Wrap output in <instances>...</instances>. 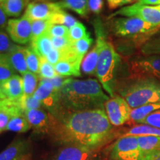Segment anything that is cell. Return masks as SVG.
Instances as JSON below:
<instances>
[{
  "label": "cell",
  "mask_w": 160,
  "mask_h": 160,
  "mask_svg": "<svg viewBox=\"0 0 160 160\" xmlns=\"http://www.w3.org/2000/svg\"><path fill=\"white\" fill-rule=\"evenodd\" d=\"M58 145H78L99 151L115 137L105 108L71 111L58 109L50 113L47 133Z\"/></svg>",
  "instance_id": "1"
},
{
  "label": "cell",
  "mask_w": 160,
  "mask_h": 160,
  "mask_svg": "<svg viewBox=\"0 0 160 160\" xmlns=\"http://www.w3.org/2000/svg\"><path fill=\"white\" fill-rule=\"evenodd\" d=\"M58 95V109L71 111L105 108V102L110 99L103 91L99 80L95 79L79 80L69 78Z\"/></svg>",
  "instance_id": "2"
},
{
  "label": "cell",
  "mask_w": 160,
  "mask_h": 160,
  "mask_svg": "<svg viewBox=\"0 0 160 160\" xmlns=\"http://www.w3.org/2000/svg\"><path fill=\"white\" fill-rule=\"evenodd\" d=\"M95 31L97 37L100 40V52L95 75L104 90L113 97L115 95L121 59L112 43L106 39L103 26L99 21L95 25Z\"/></svg>",
  "instance_id": "3"
},
{
  "label": "cell",
  "mask_w": 160,
  "mask_h": 160,
  "mask_svg": "<svg viewBox=\"0 0 160 160\" xmlns=\"http://www.w3.org/2000/svg\"><path fill=\"white\" fill-rule=\"evenodd\" d=\"M119 95L132 109L160 102V81L153 79H129L116 87Z\"/></svg>",
  "instance_id": "4"
},
{
  "label": "cell",
  "mask_w": 160,
  "mask_h": 160,
  "mask_svg": "<svg viewBox=\"0 0 160 160\" xmlns=\"http://www.w3.org/2000/svg\"><path fill=\"white\" fill-rule=\"evenodd\" d=\"M109 28L113 35L121 38H140L154 34L157 27L136 17H116L110 20Z\"/></svg>",
  "instance_id": "5"
},
{
  "label": "cell",
  "mask_w": 160,
  "mask_h": 160,
  "mask_svg": "<svg viewBox=\"0 0 160 160\" xmlns=\"http://www.w3.org/2000/svg\"><path fill=\"white\" fill-rule=\"evenodd\" d=\"M129 79H153L160 81V56L137 57L129 65Z\"/></svg>",
  "instance_id": "6"
},
{
  "label": "cell",
  "mask_w": 160,
  "mask_h": 160,
  "mask_svg": "<svg viewBox=\"0 0 160 160\" xmlns=\"http://www.w3.org/2000/svg\"><path fill=\"white\" fill-rule=\"evenodd\" d=\"M117 16H123L125 17H136L142 19L145 22L160 29V7L158 6L145 5L139 2L125 6L118 10L108 19L116 17Z\"/></svg>",
  "instance_id": "7"
},
{
  "label": "cell",
  "mask_w": 160,
  "mask_h": 160,
  "mask_svg": "<svg viewBox=\"0 0 160 160\" xmlns=\"http://www.w3.org/2000/svg\"><path fill=\"white\" fill-rule=\"evenodd\" d=\"M142 155L137 137L130 136L120 137L112 145L109 157L111 160H142Z\"/></svg>",
  "instance_id": "8"
},
{
  "label": "cell",
  "mask_w": 160,
  "mask_h": 160,
  "mask_svg": "<svg viewBox=\"0 0 160 160\" xmlns=\"http://www.w3.org/2000/svg\"><path fill=\"white\" fill-rule=\"evenodd\" d=\"M132 108L126 100L115 94L105 104V111L110 122L114 127H119L129 121Z\"/></svg>",
  "instance_id": "9"
},
{
  "label": "cell",
  "mask_w": 160,
  "mask_h": 160,
  "mask_svg": "<svg viewBox=\"0 0 160 160\" xmlns=\"http://www.w3.org/2000/svg\"><path fill=\"white\" fill-rule=\"evenodd\" d=\"M62 10L59 2L48 0H32L26 8L24 16L31 21L49 20L58 11Z\"/></svg>",
  "instance_id": "10"
},
{
  "label": "cell",
  "mask_w": 160,
  "mask_h": 160,
  "mask_svg": "<svg viewBox=\"0 0 160 160\" xmlns=\"http://www.w3.org/2000/svg\"><path fill=\"white\" fill-rule=\"evenodd\" d=\"M50 79L40 77L37 89L33 93V97L42 104L44 108L49 113L57 111L59 108V95Z\"/></svg>",
  "instance_id": "11"
},
{
  "label": "cell",
  "mask_w": 160,
  "mask_h": 160,
  "mask_svg": "<svg viewBox=\"0 0 160 160\" xmlns=\"http://www.w3.org/2000/svg\"><path fill=\"white\" fill-rule=\"evenodd\" d=\"M31 20L24 15L19 19H9L6 31L13 42L25 45L31 41Z\"/></svg>",
  "instance_id": "12"
},
{
  "label": "cell",
  "mask_w": 160,
  "mask_h": 160,
  "mask_svg": "<svg viewBox=\"0 0 160 160\" xmlns=\"http://www.w3.org/2000/svg\"><path fill=\"white\" fill-rule=\"evenodd\" d=\"M97 151L82 146L63 145L47 160H91Z\"/></svg>",
  "instance_id": "13"
},
{
  "label": "cell",
  "mask_w": 160,
  "mask_h": 160,
  "mask_svg": "<svg viewBox=\"0 0 160 160\" xmlns=\"http://www.w3.org/2000/svg\"><path fill=\"white\" fill-rule=\"evenodd\" d=\"M31 151L29 140L17 138L0 153V160H22L29 157Z\"/></svg>",
  "instance_id": "14"
},
{
  "label": "cell",
  "mask_w": 160,
  "mask_h": 160,
  "mask_svg": "<svg viewBox=\"0 0 160 160\" xmlns=\"http://www.w3.org/2000/svg\"><path fill=\"white\" fill-rule=\"evenodd\" d=\"M31 128L38 133H48L50 126V113L45 108L33 109L25 112Z\"/></svg>",
  "instance_id": "15"
},
{
  "label": "cell",
  "mask_w": 160,
  "mask_h": 160,
  "mask_svg": "<svg viewBox=\"0 0 160 160\" xmlns=\"http://www.w3.org/2000/svg\"><path fill=\"white\" fill-rule=\"evenodd\" d=\"M0 91L4 99L15 101L23 96V80L18 75L12 77L0 85Z\"/></svg>",
  "instance_id": "16"
},
{
  "label": "cell",
  "mask_w": 160,
  "mask_h": 160,
  "mask_svg": "<svg viewBox=\"0 0 160 160\" xmlns=\"http://www.w3.org/2000/svg\"><path fill=\"white\" fill-rule=\"evenodd\" d=\"M82 59H65L61 60L54 65L55 71L58 75L62 77H81V64Z\"/></svg>",
  "instance_id": "17"
},
{
  "label": "cell",
  "mask_w": 160,
  "mask_h": 160,
  "mask_svg": "<svg viewBox=\"0 0 160 160\" xmlns=\"http://www.w3.org/2000/svg\"><path fill=\"white\" fill-rule=\"evenodd\" d=\"M100 52V40L97 37L95 45L83 58L81 64V69L83 73L91 76L96 74V70Z\"/></svg>",
  "instance_id": "18"
},
{
  "label": "cell",
  "mask_w": 160,
  "mask_h": 160,
  "mask_svg": "<svg viewBox=\"0 0 160 160\" xmlns=\"http://www.w3.org/2000/svg\"><path fill=\"white\" fill-rule=\"evenodd\" d=\"M5 55L9 63L16 71L22 75L28 71L25 56V48L16 45L14 48L9 53H5Z\"/></svg>",
  "instance_id": "19"
},
{
  "label": "cell",
  "mask_w": 160,
  "mask_h": 160,
  "mask_svg": "<svg viewBox=\"0 0 160 160\" xmlns=\"http://www.w3.org/2000/svg\"><path fill=\"white\" fill-rule=\"evenodd\" d=\"M31 48L39 57L45 58L53 50L51 37L48 33L31 41Z\"/></svg>",
  "instance_id": "20"
},
{
  "label": "cell",
  "mask_w": 160,
  "mask_h": 160,
  "mask_svg": "<svg viewBox=\"0 0 160 160\" xmlns=\"http://www.w3.org/2000/svg\"><path fill=\"white\" fill-rule=\"evenodd\" d=\"M32 0H2L0 3L7 17H18Z\"/></svg>",
  "instance_id": "21"
},
{
  "label": "cell",
  "mask_w": 160,
  "mask_h": 160,
  "mask_svg": "<svg viewBox=\"0 0 160 160\" xmlns=\"http://www.w3.org/2000/svg\"><path fill=\"white\" fill-rule=\"evenodd\" d=\"M159 110L160 102L155 103L148 104V105L136 108L131 110L129 121H131L133 123L139 124L146 117H148V116L152 113H153V112L159 111Z\"/></svg>",
  "instance_id": "22"
},
{
  "label": "cell",
  "mask_w": 160,
  "mask_h": 160,
  "mask_svg": "<svg viewBox=\"0 0 160 160\" xmlns=\"http://www.w3.org/2000/svg\"><path fill=\"white\" fill-rule=\"evenodd\" d=\"M31 126L26 117L25 113L16 115L8 124L5 131L17 132V133H26L31 130Z\"/></svg>",
  "instance_id": "23"
},
{
  "label": "cell",
  "mask_w": 160,
  "mask_h": 160,
  "mask_svg": "<svg viewBox=\"0 0 160 160\" xmlns=\"http://www.w3.org/2000/svg\"><path fill=\"white\" fill-rule=\"evenodd\" d=\"M59 3L62 9L71 10L82 17L89 14L88 0H61Z\"/></svg>",
  "instance_id": "24"
},
{
  "label": "cell",
  "mask_w": 160,
  "mask_h": 160,
  "mask_svg": "<svg viewBox=\"0 0 160 160\" xmlns=\"http://www.w3.org/2000/svg\"><path fill=\"white\" fill-rule=\"evenodd\" d=\"M160 137V129L147 125H137L132 127L121 137Z\"/></svg>",
  "instance_id": "25"
},
{
  "label": "cell",
  "mask_w": 160,
  "mask_h": 160,
  "mask_svg": "<svg viewBox=\"0 0 160 160\" xmlns=\"http://www.w3.org/2000/svg\"><path fill=\"white\" fill-rule=\"evenodd\" d=\"M23 90L25 96H33L38 88L40 77L39 74L32 73L31 71L26 72L22 75Z\"/></svg>",
  "instance_id": "26"
},
{
  "label": "cell",
  "mask_w": 160,
  "mask_h": 160,
  "mask_svg": "<svg viewBox=\"0 0 160 160\" xmlns=\"http://www.w3.org/2000/svg\"><path fill=\"white\" fill-rule=\"evenodd\" d=\"M52 25H61L70 29L78 22V20L63 10L57 12L49 19Z\"/></svg>",
  "instance_id": "27"
},
{
  "label": "cell",
  "mask_w": 160,
  "mask_h": 160,
  "mask_svg": "<svg viewBox=\"0 0 160 160\" xmlns=\"http://www.w3.org/2000/svg\"><path fill=\"white\" fill-rule=\"evenodd\" d=\"M140 52L143 56H160V33L145 41L141 46Z\"/></svg>",
  "instance_id": "28"
},
{
  "label": "cell",
  "mask_w": 160,
  "mask_h": 160,
  "mask_svg": "<svg viewBox=\"0 0 160 160\" xmlns=\"http://www.w3.org/2000/svg\"><path fill=\"white\" fill-rule=\"evenodd\" d=\"M137 141L140 149L143 153L160 150V137H137Z\"/></svg>",
  "instance_id": "29"
},
{
  "label": "cell",
  "mask_w": 160,
  "mask_h": 160,
  "mask_svg": "<svg viewBox=\"0 0 160 160\" xmlns=\"http://www.w3.org/2000/svg\"><path fill=\"white\" fill-rule=\"evenodd\" d=\"M25 56L28 68L32 73L39 74L40 58L31 47L25 48Z\"/></svg>",
  "instance_id": "30"
},
{
  "label": "cell",
  "mask_w": 160,
  "mask_h": 160,
  "mask_svg": "<svg viewBox=\"0 0 160 160\" xmlns=\"http://www.w3.org/2000/svg\"><path fill=\"white\" fill-rule=\"evenodd\" d=\"M15 75L16 71L9 63L6 55L0 53V85Z\"/></svg>",
  "instance_id": "31"
},
{
  "label": "cell",
  "mask_w": 160,
  "mask_h": 160,
  "mask_svg": "<svg viewBox=\"0 0 160 160\" xmlns=\"http://www.w3.org/2000/svg\"><path fill=\"white\" fill-rule=\"evenodd\" d=\"M17 103L19 108L24 112L33 109L44 108L42 104L39 100L36 99L33 96H25L23 95L20 99H17Z\"/></svg>",
  "instance_id": "32"
},
{
  "label": "cell",
  "mask_w": 160,
  "mask_h": 160,
  "mask_svg": "<svg viewBox=\"0 0 160 160\" xmlns=\"http://www.w3.org/2000/svg\"><path fill=\"white\" fill-rule=\"evenodd\" d=\"M52 25L49 20H33L31 22V40L48 33Z\"/></svg>",
  "instance_id": "33"
},
{
  "label": "cell",
  "mask_w": 160,
  "mask_h": 160,
  "mask_svg": "<svg viewBox=\"0 0 160 160\" xmlns=\"http://www.w3.org/2000/svg\"><path fill=\"white\" fill-rule=\"evenodd\" d=\"M92 44H93V39L91 38L90 33H88V34L85 37L73 42L72 45H73V48L76 53L79 57L84 58V56L88 51Z\"/></svg>",
  "instance_id": "34"
},
{
  "label": "cell",
  "mask_w": 160,
  "mask_h": 160,
  "mask_svg": "<svg viewBox=\"0 0 160 160\" xmlns=\"http://www.w3.org/2000/svg\"><path fill=\"white\" fill-rule=\"evenodd\" d=\"M40 58L39 65V77L44 79H53L58 75L55 71L54 65H53L48 61L45 58Z\"/></svg>",
  "instance_id": "35"
},
{
  "label": "cell",
  "mask_w": 160,
  "mask_h": 160,
  "mask_svg": "<svg viewBox=\"0 0 160 160\" xmlns=\"http://www.w3.org/2000/svg\"><path fill=\"white\" fill-rule=\"evenodd\" d=\"M88 34L85 25L79 22L69 29L68 38L72 42L82 39Z\"/></svg>",
  "instance_id": "36"
},
{
  "label": "cell",
  "mask_w": 160,
  "mask_h": 160,
  "mask_svg": "<svg viewBox=\"0 0 160 160\" xmlns=\"http://www.w3.org/2000/svg\"><path fill=\"white\" fill-rule=\"evenodd\" d=\"M16 45H17L12 42L8 33L3 30H0V53L5 54L9 53L14 48Z\"/></svg>",
  "instance_id": "37"
},
{
  "label": "cell",
  "mask_w": 160,
  "mask_h": 160,
  "mask_svg": "<svg viewBox=\"0 0 160 160\" xmlns=\"http://www.w3.org/2000/svg\"><path fill=\"white\" fill-rule=\"evenodd\" d=\"M51 37H68L69 29L61 25H52L48 31Z\"/></svg>",
  "instance_id": "38"
},
{
  "label": "cell",
  "mask_w": 160,
  "mask_h": 160,
  "mask_svg": "<svg viewBox=\"0 0 160 160\" xmlns=\"http://www.w3.org/2000/svg\"><path fill=\"white\" fill-rule=\"evenodd\" d=\"M139 125H147L160 129V110L146 117L139 123Z\"/></svg>",
  "instance_id": "39"
},
{
  "label": "cell",
  "mask_w": 160,
  "mask_h": 160,
  "mask_svg": "<svg viewBox=\"0 0 160 160\" xmlns=\"http://www.w3.org/2000/svg\"><path fill=\"white\" fill-rule=\"evenodd\" d=\"M52 45L53 48L63 50L72 45L73 42L70 40L68 37H51Z\"/></svg>",
  "instance_id": "40"
},
{
  "label": "cell",
  "mask_w": 160,
  "mask_h": 160,
  "mask_svg": "<svg viewBox=\"0 0 160 160\" xmlns=\"http://www.w3.org/2000/svg\"><path fill=\"white\" fill-rule=\"evenodd\" d=\"M104 5L103 0H88L90 11L95 14H99L102 11Z\"/></svg>",
  "instance_id": "41"
},
{
  "label": "cell",
  "mask_w": 160,
  "mask_h": 160,
  "mask_svg": "<svg viewBox=\"0 0 160 160\" xmlns=\"http://www.w3.org/2000/svg\"><path fill=\"white\" fill-rule=\"evenodd\" d=\"M45 59L53 65L59 62L62 60V52L60 50L53 48V50L48 54Z\"/></svg>",
  "instance_id": "42"
},
{
  "label": "cell",
  "mask_w": 160,
  "mask_h": 160,
  "mask_svg": "<svg viewBox=\"0 0 160 160\" xmlns=\"http://www.w3.org/2000/svg\"><path fill=\"white\" fill-rule=\"evenodd\" d=\"M135 0H107L110 9H116L128 4L134 2Z\"/></svg>",
  "instance_id": "43"
},
{
  "label": "cell",
  "mask_w": 160,
  "mask_h": 160,
  "mask_svg": "<svg viewBox=\"0 0 160 160\" xmlns=\"http://www.w3.org/2000/svg\"><path fill=\"white\" fill-rule=\"evenodd\" d=\"M68 79H67V78L57 75V77L53 78V79H50V81H51V82L52 84H53L56 91H59V90L63 87V85L66 83Z\"/></svg>",
  "instance_id": "44"
},
{
  "label": "cell",
  "mask_w": 160,
  "mask_h": 160,
  "mask_svg": "<svg viewBox=\"0 0 160 160\" xmlns=\"http://www.w3.org/2000/svg\"><path fill=\"white\" fill-rule=\"evenodd\" d=\"M142 160H160V150L145 152Z\"/></svg>",
  "instance_id": "45"
},
{
  "label": "cell",
  "mask_w": 160,
  "mask_h": 160,
  "mask_svg": "<svg viewBox=\"0 0 160 160\" xmlns=\"http://www.w3.org/2000/svg\"><path fill=\"white\" fill-rule=\"evenodd\" d=\"M8 24L7 15L5 14V11L0 5V30H3L6 28Z\"/></svg>",
  "instance_id": "46"
},
{
  "label": "cell",
  "mask_w": 160,
  "mask_h": 160,
  "mask_svg": "<svg viewBox=\"0 0 160 160\" xmlns=\"http://www.w3.org/2000/svg\"><path fill=\"white\" fill-rule=\"evenodd\" d=\"M137 2L149 6L160 5V0H137Z\"/></svg>",
  "instance_id": "47"
},
{
  "label": "cell",
  "mask_w": 160,
  "mask_h": 160,
  "mask_svg": "<svg viewBox=\"0 0 160 160\" xmlns=\"http://www.w3.org/2000/svg\"><path fill=\"white\" fill-rule=\"evenodd\" d=\"M91 160H102L101 159V158H99V157H96L95 158H93V159H92Z\"/></svg>",
  "instance_id": "48"
},
{
  "label": "cell",
  "mask_w": 160,
  "mask_h": 160,
  "mask_svg": "<svg viewBox=\"0 0 160 160\" xmlns=\"http://www.w3.org/2000/svg\"><path fill=\"white\" fill-rule=\"evenodd\" d=\"M22 160H31V159H30V156H29V157H26V158H25V159H22Z\"/></svg>",
  "instance_id": "49"
},
{
  "label": "cell",
  "mask_w": 160,
  "mask_h": 160,
  "mask_svg": "<svg viewBox=\"0 0 160 160\" xmlns=\"http://www.w3.org/2000/svg\"><path fill=\"white\" fill-rule=\"evenodd\" d=\"M48 1H50V2H51V1H53V0H48Z\"/></svg>",
  "instance_id": "50"
},
{
  "label": "cell",
  "mask_w": 160,
  "mask_h": 160,
  "mask_svg": "<svg viewBox=\"0 0 160 160\" xmlns=\"http://www.w3.org/2000/svg\"><path fill=\"white\" fill-rule=\"evenodd\" d=\"M2 0H0V3H1V2H2Z\"/></svg>",
  "instance_id": "51"
},
{
  "label": "cell",
  "mask_w": 160,
  "mask_h": 160,
  "mask_svg": "<svg viewBox=\"0 0 160 160\" xmlns=\"http://www.w3.org/2000/svg\"><path fill=\"white\" fill-rule=\"evenodd\" d=\"M1 100H2V99H0V101H1Z\"/></svg>",
  "instance_id": "52"
},
{
  "label": "cell",
  "mask_w": 160,
  "mask_h": 160,
  "mask_svg": "<svg viewBox=\"0 0 160 160\" xmlns=\"http://www.w3.org/2000/svg\"><path fill=\"white\" fill-rule=\"evenodd\" d=\"M1 101H2V100H1ZM1 101H0V102H1Z\"/></svg>",
  "instance_id": "53"
},
{
  "label": "cell",
  "mask_w": 160,
  "mask_h": 160,
  "mask_svg": "<svg viewBox=\"0 0 160 160\" xmlns=\"http://www.w3.org/2000/svg\"><path fill=\"white\" fill-rule=\"evenodd\" d=\"M159 7H160V5H159Z\"/></svg>",
  "instance_id": "54"
}]
</instances>
